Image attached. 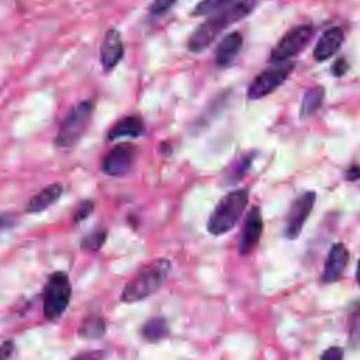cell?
Listing matches in <instances>:
<instances>
[{"mask_svg": "<svg viewBox=\"0 0 360 360\" xmlns=\"http://www.w3.org/2000/svg\"><path fill=\"white\" fill-rule=\"evenodd\" d=\"M256 4L257 0H226L222 7L210 14L208 18L194 30L187 41L188 51L200 53L207 49L224 30L248 17Z\"/></svg>", "mask_w": 360, "mask_h": 360, "instance_id": "obj_1", "label": "cell"}, {"mask_svg": "<svg viewBox=\"0 0 360 360\" xmlns=\"http://www.w3.org/2000/svg\"><path fill=\"white\" fill-rule=\"evenodd\" d=\"M170 271V262L158 259L142 267L122 290L124 302H136L155 294L166 281Z\"/></svg>", "mask_w": 360, "mask_h": 360, "instance_id": "obj_2", "label": "cell"}, {"mask_svg": "<svg viewBox=\"0 0 360 360\" xmlns=\"http://www.w3.org/2000/svg\"><path fill=\"white\" fill-rule=\"evenodd\" d=\"M249 201L248 188H238L224 195L210 215L207 228L212 235H222L231 231L242 217Z\"/></svg>", "mask_w": 360, "mask_h": 360, "instance_id": "obj_3", "label": "cell"}, {"mask_svg": "<svg viewBox=\"0 0 360 360\" xmlns=\"http://www.w3.org/2000/svg\"><path fill=\"white\" fill-rule=\"evenodd\" d=\"M94 101L91 98L76 103L65 115L55 136V145L60 149L72 148L87 131L94 114Z\"/></svg>", "mask_w": 360, "mask_h": 360, "instance_id": "obj_4", "label": "cell"}, {"mask_svg": "<svg viewBox=\"0 0 360 360\" xmlns=\"http://www.w3.org/2000/svg\"><path fill=\"white\" fill-rule=\"evenodd\" d=\"M72 297L69 277L63 271L49 276L44 288V315L48 321H55L63 315Z\"/></svg>", "mask_w": 360, "mask_h": 360, "instance_id": "obj_5", "label": "cell"}, {"mask_svg": "<svg viewBox=\"0 0 360 360\" xmlns=\"http://www.w3.org/2000/svg\"><path fill=\"white\" fill-rule=\"evenodd\" d=\"M295 63L291 60L273 63L269 69L263 70L249 86L248 98L249 100H260L276 89H278L292 73Z\"/></svg>", "mask_w": 360, "mask_h": 360, "instance_id": "obj_6", "label": "cell"}, {"mask_svg": "<svg viewBox=\"0 0 360 360\" xmlns=\"http://www.w3.org/2000/svg\"><path fill=\"white\" fill-rule=\"evenodd\" d=\"M312 34H314V28L309 24L298 25L290 30L274 46L269 60L271 63L290 60L292 56H295L298 52H301L305 48V45L312 38Z\"/></svg>", "mask_w": 360, "mask_h": 360, "instance_id": "obj_7", "label": "cell"}, {"mask_svg": "<svg viewBox=\"0 0 360 360\" xmlns=\"http://www.w3.org/2000/svg\"><path fill=\"white\" fill-rule=\"evenodd\" d=\"M136 152V146L129 142L115 145L104 155L101 160L103 172L108 176H124L129 173L134 167Z\"/></svg>", "mask_w": 360, "mask_h": 360, "instance_id": "obj_8", "label": "cell"}, {"mask_svg": "<svg viewBox=\"0 0 360 360\" xmlns=\"http://www.w3.org/2000/svg\"><path fill=\"white\" fill-rule=\"evenodd\" d=\"M315 198H316L315 191H305L292 201L285 218V226H284L285 238L292 240L300 236L302 226L307 222V218L309 217L314 208Z\"/></svg>", "mask_w": 360, "mask_h": 360, "instance_id": "obj_9", "label": "cell"}, {"mask_svg": "<svg viewBox=\"0 0 360 360\" xmlns=\"http://www.w3.org/2000/svg\"><path fill=\"white\" fill-rule=\"evenodd\" d=\"M124 56V42L121 32L110 28L100 44V63L104 72H111L121 62Z\"/></svg>", "mask_w": 360, "mask_h": 360, "instance_id": "obj_10", "label": "cell"}, {"mask_svg": "<svg viewBox=\"0 0 360 360\" xmlns=\"http://www.w3.org/2000/svg\"><path fill=\"white\" fill-rule=\"evenodd\" d=\"M263 233V218L260 214V210L257 207H253L243 224V229L239 238V253L242 256H248L259 243Z\"/></svg>", "mask_w": 360, "mask_h": 360, "instance_id": "obj_11", "label": "cell"}, {"mask_svg": "<svg viewBox=\"0 0 360 360\" xmlns=\"http://www.w3.org/2000/svg\"><path fill=\"white\" fill-rule=\"evenodd\" d=\"M349 264V250L343 243H335L329 249L323 273H322V281L323 283H333L338 281L346 267Z\"/></svg>", "mask_w": 360, "mask_h": 360, "instance_id": "obj_12", "label": "cell"}, {"mask_svg": "<svg viewBox=\"0 0 360 360\" xmlns=\"http://www.w3.org/2000/svg\"><path fill=\"white\" fill-rule=\"evenodd\" d=\"M345 41V32L340 27H332L326 30L318 39L314 48V59L318 62L328 60L332 58L342 46Z\"/></svg>", "mask_w": 360, "mask_h": 360, "instance_id": "obj_13", "label": "cell"}, {"mask_svg": "<svg viewBox=\"0 0 360 360\" xmlns=\"http://www.w3.org/2000/svg\"><path fill=\"white\" fill-rule=\"evenodd\" d=\"M243 45V37L240 32L233 31L226 34L215 48V63L218 68H226L233 62Z\"/></svg>", "mask_w": 360, "mask_h": 360, "instance_id": "obj_14", "label": "cell"}, {"mask_svg": "<svg viewBox=\"0 0 360 360\" xmlns=\"http://www.w3.org/2000/svg\"><path fill=\"white\" fill-rule=\"evenodd\" d=\"M145 124L138 115H127L118 120L108 131L107 138L110 141H117L122 138H138L143 135Z\"/></svg>", "mask_w": 360, "mask_h": 360, "instance_id": "obj_15", "label": "cell"}, {"mask_svg": "<svg viewBox=\"0 0 360 360\" xmlns=\"http://www.w3.org/2000/svg\"><path fill=\"white\" fill-rule=\"evenodd\" d=\"M63 193V187L59 183L49 184L48 187L42 188L39 193L31 197L27 204V212H41L56 202Z\"/></svg>", "mask_w": 360, "mask_h": 360, "instance_id": "obj_16", "label": "cell"}, {"mask_svg": "<svg viewBox=\"0 0 360 360\" xmlns=\"http://www.w3.org/2000/svg\"><path fill=\"white\" fill-rule=\"evenodd\" d=\"M323 98H325L323 87L314 86V87L308 89L301 101V108H300L301 120H308L312 115H315L316 111L321 108Z\"/></svg>", "mask_w": 360, "mask_h": 360, "instance_id": "obj_17", "label": "cell"}, {"mask_svg": "<svg viewBox=\"0 0 360 360\" xmlns=\"http://www.w3.org/2000/svg\"><path fill=\"white\" fill-rule=\"evenodd\" d=\"M77 333L83 339H98L105 333V321L100 315H90L83 321Z\"/></svg>", "mask_w": 360, "mask_h": 360, "instance_id": "obj_18", "label": "cell"}, {"mask_svg": "<svg viewBox=\"0 0 360 360\" xmlns=\"http://www.w3.org/2000/svg\"><path fill=\"white\" fill-rule=\"evenodd\" d=\"M167 323L163 318H152L142 326V336L148 342H158L167 335Z\"/></svg>", "mask_w": 360, "mask_h": 360, "instance_id": "obj_19", "label": "cell"}, {"mask_svg": "<svg viewBox=\"0 0 360 360\" xmlns=\"http://www.w3.org/2000/svg\"><path fill=\"white\" fill-rule=\"evenodd\" d=\"M107 232L103 229L94 231L83 238L82 240V249L86 252H97L105 242Z\"/></svg>", "mask_w": 360, "mask_h": 360, "instance_id": "obj_20", "label": "cell"}, {"mask_svg": "<svg viewBox=\"0 0 360 360\" xmlns=\"http://www.w3.org/2000/svg\"><path fill=\"white\" fill-rule=\"evenodd\" d=\"M226 0H201L193 10V15H210L225 4Z\"/></svg>", "mask_w": 360, "mask_h": 360, "instance_id": "obj_21", "label": "cell"}, {"mask_svg": "<svg viewBox=\"0 0 360 360\" xmlns=\"http://www.w3.org/2000/svg\"><path fill=\"white\" fill-rule=\"evenodd\" d=\"M177 0H153L149 11L152 15H162L165 13H167L176 3Z\"/></svg>", "mask_w": 360, "mask_h": 360, "instance_id": "obj_22", "label": "cell"}, {"mask_svg": "<svg viewBox=\"0 0 360 360\" xmlns=\"http://www.w3.org/2000/svg\"><path fill=\"white\" fill-rule=\"evenodd\" d=\"M91 212H93V202H91V201H84V202H82V204L77 207V211H76L73 219H75L76 222L84 221Z\"/></svg>", "mask_w": 360, "mask_h": 360, "instance_id": "obj_23", "label": "cell"}, {"mask_svg": "<svg viewBox=\"0 0 360 360\" xmlns=\"http://www.w3.org/2000/svg\"><path fill=\"white\" fill-rule=\"evenodd\" d=\"M319 360H343V350L342 347L332 346L322 353Z\"/></svg>", "mask_w": 360, "mask_h": 360, "instance_id": "obj_24", "label": "cell"}, {"mask_svg": "<svg viewBox=\"0 0 360 360\" xmlns=\"http://www.w3.org/2000/svg\"><path fill=\"white\" fill-rule=\"evenodd\" d=\"M105 353L103 350H91L75 356L72 360H104Z\"/></svg>", "mask_w": 360, "mask_h": 360, "instance_id": "obj_25", "label": "cell"}, {"mask_svg": "<svg viewBox=\"0 0 360 360\" xmlns=\"http://www.w3.org/2000/svg\"><path fill=\"white\" fill-rule=\"evenodd\" d=\"M349 70V63L345 58H339L335 60L333 66H332V73L336 76V77H340L343 76L346 72Z\"/></svg>", "mask_w": 360, "mask_h": 360, "instance_id": "obj_26", "label": "cell"}, {"mask_svg": "<svg viewBox=\"0 0 360 360\" xmlns=\"http://www.w3.org/2000/svg\"><path fill=\"white\" fill-rule=\"evenodd\" d=\"M14 353V343L11 340L4 342L0 346V360H10Z\"/></svg>", "mask_w": 360, "mask_h": 360, "instance_id": "obj_27", "label": "cell"}, {"mask_svg": "<svg viewBox=\"0 0 360 360\" xmlns=\"http://www.w3.org/2000/svg\"><path fill=\"white\" fill-rule=\"evenodd\" d=\"M14 224V217L10 214H0V231L10 228Z\"/></svg>", "mask_w": 360, "mask_h": 360, "instance_id": "obj_28", "label": "cell"}, {"mask_svg": "<svg viewBox=\"0 0 360 360\" xmlns=\"http://www.w3.org/2000/svg\"><path fill=\"white\" fill-rule=\"evenodd\" d=\"M356 278H357V283L360 284V260H359V266H357V273H356Z\"/></svg>", "mask_w": 360, "mask_h": 360, "instance_id": "obj_29", "label": "cell"}]
</instances>
